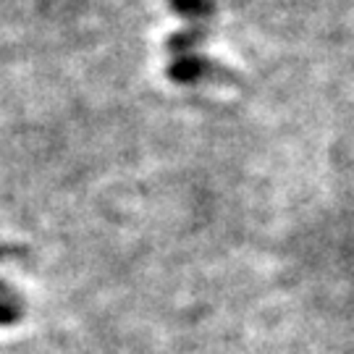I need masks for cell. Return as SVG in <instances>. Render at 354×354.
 <instances>
[{
    "instance_id": "6da1fadb",
    "label": "cell",
    "mask_w": 354,
    "mask_h": 354,
    "mask_svg": "<svg viewBox=\"0 0 354 354\" xmlns=\"http://www.w3.org/2000/svg\"><path fill=\"white\" fill-rule=\"evenodd\" d=\"M6 317H8V313H6L3 307H0V320H6Z\"/></svg>"
}]
</instances>
